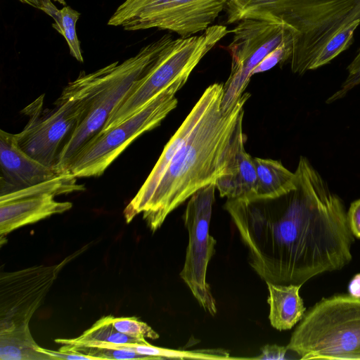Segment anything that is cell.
I'll use <instances>...</instances> for the list:
<instances>
[{
  "instance_id": "obj_26",
  "label": "cell",
  "mask_w": 360,
  "mask_h": 360,
  "mask_svg": "<svg viewBox=\"0 0 360 360\" xmlns=\"http://www.w3.org/2000/svg\"><path fill=\"white\" fill-rule=\"evenodd\" d=\"M293 38L290 33L272 51L269 53L252 71V75L265 72L277 64H283L290 59L292 52Z\"/></svg>"
},
{
  "instance_id": "obj_21",
  "label": "cell",
  "mask_w": 360,
  "mask_h": 360,
  "mask_svg": "<svg viewBox=\"0 0 360 360\" xmlns=\"http://www.w3.org/2000/svg\"><path fill=\"white\" fill-rule=\"evenodd\" d=\"M76 178L72 174H63L34 186L2 195L0 203L43 194L56 195L84 190L83 185L77 184Z\"/></svg>"
},
{
  "instance_id": "obj_12",
  "label": "cell",
  "mask_w": 360,
  "mask_h": 360,
  "mask_svg": "<svg viewBox=\"0 0 360 360\" xmlns=\"http://www.w3.org/2000/svg\"><path fill=\"white\" fill-rule=\"evenodd\" d=\"M72 255L53 265H37L0 275V329L29 324L63 267Z\"/></svg>"
},
{
  "instance_id": "obj_30",
  "label": "cell",
  "mask_w": 360,
  "mask_h": 360,
  "mask_svg": "<svg viewBox=\"0 0 360 360\" xmlns=\"http://www.w3.org/2000/svg\"><path fill=\"white\" fill-rule=\"evenodd\" d=\"M39 350L50 356L53 359V360H97L95 357L83 354L79 352L53 351L48 349L42 348L41 347H39Z\"/></svg>"
},
{
  "instance_id": "obj_6",
  "label": "cell",
  "mask_w": 360,
  "mask_h": 360,
  "mask_svg": "<svg viewBox=\"0 0 360 360\" xmlns=\"http://www.w3.org/2000/svg\"><path fill=\"white\" fill-rule=\"evenodd\" d=\"M228 32L226 26L212 25L200 35L174 39L113 109L99 134L124 122L175 82L188 79L201 59Z\"/></svg>"
},
{
  "instance_id": "obj_29",
  "label": "cell",
  "mask_w": 360,
  "mask_h": 360,
  "mask_svg": "<svg viewBox=\"0 0 360 360\" xmlns=\"http://www.w3.org/2000/svg\"><path fill=\"white\" fill-rule=\"evenodd\" d=\"M288 349L287 346L277 345H266L261 348V354L252 359H285Z\"/></svg>"
},
{
  "instance_id": "obj_3",
  "label": "cell",
  "mask_w": 360,
  "mask_h": 360,
  "mask_svg": "<svg viewBox=\"0 0 360 360\" xmlns=\"http://www.w3.org/2000/svg\"><path fill=\"white\" fill-rule=\"evenodd\" d=\"M229 24L254 19L280 24L292 33L291 70L302 75L340 30L360 20V0H228Z\"/></svg>"
},
{
  "instance_id": "obj_9",
  "label": "cell",
  "mask_w": 360,
  "mask_h": 360,
  "mask_svg": "<svg viewBox=\"0 0 360 360\" xmlns=\"http://www.w3.org/2000/svg\"><path fill=\"white\" fill-rule=\"evenodd\" d=\"M227 1L124 0L108 25L127 31L157 28L188 37L212 25Z\"/></svg>"
},
{
  "instance_id": "obj_20",
  "label": "cell",
  "mask_w": 360,
  "mask_h": 360,
  "mask_svg": "<svg viewBox=\"0 0 360 360\" xmlns=\"http://www.w3.org/2000/svg\"><path fill=\"white\" fill-rule=\"evenodd\" d=\"M55 342L61 345L105 346L143 343L146 340H139L124 335L115 328L110 321V316H103L85 330L81 335L72 339H56Z\"/></svg>"
},
{
  "instance_id": "obj_4",
  "label": "cell",
  "mask_w": 360,
  "mask_h": 360,
  "mask_svg": "<svg viewBox=\"0 0 360 360\" xmlns=\"http://www.w3.org/2000/svg\"><path fill=\"white\" fill-rule=\"evenodd\" d=\"M101 69L82 71L63 89L52 109H44L42 94L22 110L29 116L24 129L15 134L20 148L45 166L55 168L60 154L86 118L101 82Z\"/></svg>"
},
{
  "instance_id": "obj_8",
  "label": "cell",
  "mask_w": 360,
  "mask_h": 360,
  "mask_svg": "<svg viewBox=\"0 0 360 360\" xmlns=\"http://www.w3.org/2000/svg\"><path fill=\"white\" fill-rule=\"evenodd\" d=\"M187 80L175 82L124 122L98 134L73 158L69 173L77 178L101 175L134 140L160 125L176 107L175 94Z\"/></svg>"
},
{
  "instance_id": "obj_24",
  "label": "cell",
  "mask_w": 360,
  "mask_h": 360,
  "mask_svg": "<svg viewBox=\"0 0 360 360\" xmlns=\"http://www.w3.org/2000/svg\"><path fill=\"white\" fill-rule=\"evenodd\" d=\"M59 351L79 352L96 359H153L133 351L100 346L63 345Z\"/></svg>"
},
{
  "instance_id": "obj_22",
  "label": "cell",
  "mask_w": 360,
  "mask_h": 360,
  "mask_svg": "<svg viewBox=\"0 0 360 360\" xmlns=\"http://www.w3.org/2000/svg\"><path fill=\"white\" fill-rule=\"evenodd\" d=\"M80 13L68 6L60 9L53 19L52 27L64 37L70 53L77 60L84 61L80 48V41L76 32V23Z\"/></svg>"
},
{
  "instance_id": "obj_27",
  "label": "cell",
  "mask_w": 360,
  "mask_h": 360,
  "mask_svg": "<svg viewBox=\"0 0 360 360\" xmlns=\"http://www.w3.org/2000/svg\"><path fill=\"white\" fill-rule=\"evenodd\" d=\"M348 77L344 84L341 92H346L352 87L360 83V49L350 64L347 67Z\"/></svg>"
},
{
  "instance_id": "obj_5",
  "label": "cell",
  "mask_w": 360,
  "mask_h": 360,
  "mask_svg": "<svg viewBox=\"0 0 360 360\" xmlns=\"http://www.w3.org/2000/svg\"><path fill=\"white\" fill-rule=\"evenodd\" d=\"M287 347L304 360H360V298H323L304 315Z\"/></svg>"
},
{
  "instance_id": "obj_33",
  "label": "cell",
  "mask_w": 360,
  "mask_h": 360,
  "mask_svg": "<svg viewBox=\"0 0 360 360\" xmlns=\"http://www.w3.org/2000/svg\"><path fill=\"white\" fill-rule=\"evenodd\" d=\"M53 1H57L58 3H59V4H62V5L65 6V0H53Z\"/></svg>"
},
{
  "instance_id": "obj_10",
  "label": "cell",
  "mask_w": 360,
  "mask_h": 360,
  "mask_svg": "<svg viewBox=\"0 0 360 360\" xmlns=\"http://www.w3.org/2000/svg\"><path fill=\"white\" fill-rule=\"evenodd\" d=\"M215 190V184H210L195 193L187 204L184 220L188 232V244L180 273L199 304L213 316L217 313L216 302L206 275L217 244L209 232Z\"/></svg>"
},
{
  "instance_id": "obj_7",
  "label": "cell",
  "mask_w": 360,
  "mask_h": 360,
  "mask_svg": "<svg viewBox=\"0 0 360 360\" xmlns=\"http://www.w3.org/2000/svg\"><path fill=\"white\" fill-rule=\"evenodd\" d=\"M173 40L170 34H165L142 47L135 56L101 68L99 88L89 111L60 154L56 168L60 173L70 174L68 168L73 158L99 134L113 109Z\"/></svg>"
},
{
  "instance_id": "obj_31",
  "label": "cell",
  "mask_w": 360,
  "mask_h": 360,
  "mask_svg": "<svg viewBox=\"0 0 360 360\" xmlns=\"http://www.w3.org/2000/svg\"><path fill=\"white\" fill-rule=\"evenodd\" d=\"M31 6L38 8L54 19L59 9L53 4L51 0H19Z\"/></svg>"
},
{
  "instance_id": "obj_17",
  "label": "cell",
  "mask_w": 360,
  "mask_h": 360,
  "mask_svg": "<svg viewBox=\"0 0 360 360\" xmlns=\"http://www.w3.org/2000/svg\"><path fill=\"white\" fill-rule=\"evenodd\" d=\"M267 300L270 307L269 319L271 325L278 330H289L304 317L306 310L300 295L302 285L266 283Z\"/></svg>"
},
{
  "instance_id": "obj_25",
  "label": "cell",
  "mask_w": 360,
  "mask_h": 360,
  "mask_svg": "<svg viewBox=\"0 0 360 360\" xmlns=\"http://www.w3.org/2000/svg\"><path fill=\"white\" fill-rule=\"evenodd\" d=\"M109 316L115 328L124 335L142 340L146 338L155 340L159 338V335L149 325L136 317Z\"/></svg>"
},
{
  "instance_id": "obj_32",
  "label": "cell",
  "mask_w": 360,
  "mask_h": 360,
  "mask_svg": "<svg viewBox=\"0 0 360 360\" xmlns=\"http://www.w3.org/2000/svg\"><path fill=\"white\" fill-rule=\"evenodd\" d=\"M349 295L360 298V273L353 276L348 285Z\"/></svg>"
},
{
  "instance_id": "obj_2",
  "label": "cell",
  "mask_w": 360,
  "mask_h": 360,
  "mask_svg": "<svg viewBox=\"0 0 360 360\" xmlns=\"http://www.w3.org/2000/svg\"><path fill=\"white\" fill-rule=\"evenodd\" d=\"M205 90L207 102L200 120L171 160L142 211L143 219L153 231L195 193L215 184L225 174L233 135L250 94L244 93L232 110L224 113V84L214 83Z\"/></svg>"
},
{
  "instance_id": "obj_13",
  "label": "cell",
  "mask_w": 360,
  "mask_h": 360,
  "mask_svg": "<svg viewBox=\"0 0 360 360\" xmlns=\"http://www.w3.org/2000/svg\"><path fill=\"white\" fill-rule=\"evenodd\" d=\"M1 195L56 178L58 169L37 161L19 146L15 134L0 130Z\"/></svg>"
},
{
  "instance_id": "obj_18",
  "label": "cell",
  "mask_w": 360,
  "mask_h": 360,
  "mask_svg": "<svg viewBox=\"0 0 360 360\" xmlns=\"http://www.w3.org/2000/svg\"><path fill=\"white\" fill-rule=\"evenodd\" d=\"M257 172V187L252 200H271L296 188L297 176L279 160L253 158Z\"/></svg>"
},
{
  "instance_id": "obj_28",
  "label": "cell",
  "mask_w": 360,
  "mask_h": 360,
  "mask_svg": "<svg viewBox=\"0 0 360 360\" xmlns=\"http://www.w3.org/2000/svg\"><path fill=\"white\" fill-rule=\"evenodd\" d=\"M347 219L352 235L360 239V198L351 203Z\"/></svg>"
},
{
  "instance_id": "obj_14",
  "label": "cell",
  "mask_w": 360,
  "mask_h": 360,
  "mask_svg": "<svg viewBox=\"0 0 360 360\" xmlns=\"http://www.w3.org/2000/svg\"><path fill=\"white\" fill-rule=\"evenodd\" d=\"M244 110L240 115L233 135L225 174L215 183L221 197L252 200L257 187V172L253 158L245 149L243 129Z\"/></svg>"
},
{
  "instance_id": "obj_23",
  "label": "cell",
  "mask_w": 360,
  "mask_h": 360,
  "mask_svg": "<svg viewBox=\"0 0 360 360\" xmlns=\"http://www.w3.org/2000/svg\"><path fill=\"white\" fill-rule=\"evenodd\" d=\"M359 25L360 20H356L333 36L317 55L311 70L329 63L340 53L348 49L353 41L354 31Z\"/></svg>"
},
{
  "instance_id": "obj_1",
  "label": "cell",
  "mask_w": 360,
  "mask_h": 360,
  "mask_svg": "<svg viewBox=\"0 0 360 360\" xmlns=\"http://www.w3.org/2000/svg\"><path fill=\"white\" fill-rule=\"evenodd\" d=\"M296 188L271 200L250 228L253 248L275 284L303 285L352 259L354 242L342 199L300 156Z\"/></svg>"
},
{
  "instance_id": "obj_16",
  "label": "cell",
  "mask_w": 360,
  "mask_h": 360,
  "mask_svg": "<svg viewBox=\"0 0 360 360\" xmlns=\"http://www.w3.org/2000/svg\"><path fill=\"white\" fill-rule=\"evenodd\" d=\"M54 195L43 194L0 203V235L35 223L72 208L70 202H58Z\"/></svg>"
},
{
  "instance_id": "obj_11",
  "label": "cell",
  "mask_w": 360,
  "mask_h": 360,
  "mask_svg": "<svg viewBox=\"0 0 360 360\" xmlns=\"http://www.w3.org/2000/svg\"><path fill=\"white\" fill-rule=\"evenodd\" d=\"M231 32L233 37L227 49L231 69L224 84V113L231 111L241 98L257 65L292 33L283 25L254 19L240 20Z\"/></svg>"
},
{
  "instance_id": "obj_15",
  "label": "cell",
  "mask_w": 360,
  "mask_h": 360,
  "mask_svg": "<svg viewBox=\"0 0 360 360\" xmlns=\"http://www.w3.org/2000/svg\"><path fill=\"white\" fill-rule=\"evenodd\" d=\"M207 94L204 91L186 119L165 146L162 154L148 178L136 195L124 210L126 221L129 223L142 211L154 193L162 176L177 151L188 139L195 126L200 120L207 102Z\"/></svg>"
},
{
  "instance_id": "obj_19",
  "label": "cell",
  "mask_w": 360,
  "mask_h": 360,
  "mask_svg": "<svg viewBox=\"0 0 360 360\" xmlns=\"http://www.w3.org/2000/svg\"><path fill=\"white\" fill-rule=\"evenodd\" d=\"M39 348L29 324L0 329V360H53Z\"/></svg>"
}]
</instances>
